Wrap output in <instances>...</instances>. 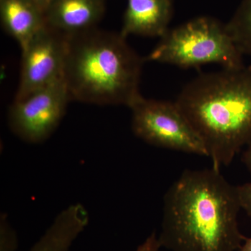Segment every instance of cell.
Masks as SVG:
<instances>
[{"mask_svg":"<svg viewBox=\"0 0 251 251\" xmlns=\"http://www.w3.org/2000/svg\"><path fill=\"white\" fill-rule=\"evenodd\" d=\"M237 186L214 168L186 170L164 196L161 247L172 251H238Z\"/></svg>","mask_w":251,"mask_h":251,"instance_id":"6da1fadb","label":"cell"},{"mask_svg":"<svg viewBox=\"0 0 251 251\" xmlns=\"http://www.w3.org/2000/svg\"><path fill=\"white\" fill-rule=\"evenodd\" d=\"M175 102L202 140L213 168L228 166L251 143V66L201 74Z\"/></svg>","mask_w":251,"mask_h":251,"instance_id":"7a4b0ae2","label":"cell"},{"mask_svg":"<svg viewBox=\"0 0 251 251\" xmlns=\"http://www.w3.org/2000/svg\"><path fill=\"white\" fill-rule=\"evenodd\" d=\"M67 39L63 80L71 100L130 108L141 96L139 86L145 58L120 33L94 28Z\"/></svg>","mask_w":251,"mask_h":251,"instance_id":"3957f363","label":"cell"},{"mask_svg":"<svg viewBox=\"0 0 251 251\" xmlns=\"http://www.w3.org/2000/svg\"><path fill=\"white\" fill-rule=\"evenodd\" d=\"M242 56L226 24L203 16L168 29L145 59L182 69L211 63L232 69L244 66Z\"/></svg>","mask_w":251,"mask_h":251,"instance_id":"277c9868","label":"cell"},{"mask_svg":"<svg viewBox=\"0 0 251 251\" xmlns=\"http://www.w3.org/2000/svg\"><path fill=\"white\" fill-rule=\"evenodd\" d=\"M130 109L132 130L145 143L208 156L202 140L175 102L145 99L141 95Z\"/></svg>","mask_w":251,"mask_h":251,"instance_id":"5b68a950","label":"cell"},{"mask_svg":"<svg viewBox=\"0 0 251 251\" xmlns=\"http://www.w3.org/2000/svg\"><path fill=\"white\" fill-rule=\"evenodd\" d=\"M70 100L63 79L27 98L14 100L8 112L10 129L27 143H43L58 126Z\"/></svg>","mask_w":251,"mask_h":251,"instance_id":"8992f818","label":"cell"},{"mask_svg":"<svg viewBox=\"0 0 251 251\" xmlns=\"http://www.w3.org/2000/svg\"><path fill=\"white\" fill-rule=\"evenodd\" d=\"M67 36L46 25L22 50L19 84L14 100L27 98L62 80Z\"/></svg>","mask_w":251,"mask_h":251,"instance_id":"52a82bcc","label":"cell"},{"mask_svg":"<svg viewBox=\"0 0 251 251\" xmlns=\"http://www.w3.org/2000/svg\"><path fill=\"white\" fill-rule=\"evenodd\" d=\"M104 0H53L44 12L46 25L67 36L97 28Z\"/></svg>","mask_w":251,"mask_h":251,"instance_id":"ba28073f","label":"cell"},{"mask_svg":"<svg viewBox=\"0 0 251 251\" xmlns=\"http://www.w3.org/2000/svg\"><path fill=\"white\" fill-rule=\"evenodd\" d=\"M173 13L172 0H128L120 34L126 39L131 34L162 37Z\"/></svg>","mask_w":251,"mask_h":251,"instance_id":"9c48e42d","label":"cell"},{"mask_svg":"<svg viewBox=\"0 0 251 251\" xmlns=\"http://www.w3.org/2000/svg\"><path fill=\"white\" fill-rule=\"evenodd\" d=\"M0 18L21 49L46 25L44 11L32 0H0Z\"/></svg>","mask_w":251,"mask_h":251,"instance_id":"30bf717a","label":"cell"},{"mask_svg":"<svg viewBox=\"0 0 251 251\" xmlns=\"http://www.w3.org/2000/svg\"><path fill=\"white\" fill-rule=\"evenodd\" d=\"M89 223L88 212L82 204H72L61 211L29 251H69Z\"/></svg>","mask_w":251,"mask_h":251,"instance_id":"8fae6325","label":"cell"},{"mask_svg":"<svg viewBox=\"0 0 251 251\" xmlns=\"http://www.w3.org/2000/svg\"><path fill=\"white\" fill-rule=\"evenodd\" d=\"M226 26L243 55L251 56V0H243Z\"/></svg>","mask_w":251,"mask_h":251,"instance_id":"7c38bea8","label":"cell"},{"mask_svg":"<svg viewBox=\"0 0 251 251\" xmlns=\"http://www.w3.org/2000/svg\"><path fill=\"white\" fill-rule=\"evenodd\" d=\"M18 238L6 214L0 217V251H16Z\"/></svg>","mask_w":251,"mask_h":251,"instance_id":"4fadbf2b","label":"cell"},{"mask_svg":"<svg viewBox=\"0 0 251 251\" xmlns=\"http://www.w3.org/2000/svg\"><path fill=\"white\" fill-rule=\"evenodd\" d=\"M237 191L241 209L251 219V182L237 186Z\"/></svg>","mask_w":251,"mask_h":251,"instance_id":"5bb4252c","label":"cell"},{"mask_svg":"<svg viewBox=\"0 0 251 251\" xmlns=\"http://www.w3.org/2000/svg\"><path fill=\"white\" fill-rule=\"evenodd\" d=\"M161 246L158 241V236L153 232L150 237L138 247L136 251H160Z\"/></svg>","mask_w":251,"mask_h":251,"instance_id":"9a60e30c","label":"cell"},{"mask_svg":"<svg viewBox=\"0 0 251 251\" xmlns=\"http://www.w3.org/2000/svg\"><path fill=\"white\" fill-rule=\"evenodd\" d=\"M242 161L251 175V143L248 145L247 150L243 153Z\"/></svg>","mask_w":251,"mask_h":251,"instance_id":"2e32d148","label":"cell"},{"mask_svg":"<svg viewBox=\"0 0 251 251\" xmlns=\"http://www.w3.org/2000/svg\"><path fill=\"white\" fill-rule=\"evenodd\" d=\"M32 1H34L44 13L46 9L49 7V5L51 4V2H52L53 0H32Z\"/></svg>","mask_w":251,"mask_h":251,"instance_id":"e0dca14e","label":"cell"},{"mask_svg":"<svg viewBox=\"0 0 251 251\" xmlns=\"http://www.w3.org/2000/svg\"><path fill=\"white\" fill-rule=\"evenodd\" d=\"M238 251H251V238H247L244 245H242Z\"/></svg>","mask_w":251,"mask_h":251,"instance_id":"ac0fdd59","label":"cell"}]
</instances>
